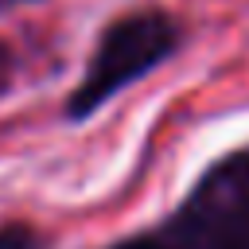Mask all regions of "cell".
<instances>
[{
    "label": "cell",
    "instance_id": "1",
    "mask_svg": "<svg viewBox=\"0 0 249 249\" xmlns=\"http://www.w3.org/2000/svg\"><path fill=\"white\" fill-rule=\"evenodd\" d=\"M175 43H179V31L160 12H140L128 19H117L101 35L97 54L89 58V70L70 97V117H89L117 89H124L128 82L148 74L156 62H163L175 51Z\"/></svg>",
    "mask_w": 249,
    "mask_h": 249
},
{
    "label": "cell",
    "instance_id": "2",
    "mask_svg": "<svg viewBox=\"0 0 249 249\" xmlns=\"http://www.w3.org/2000/svg\"><path fill=\"white\" fill-rule=\"evenodd\" d=\"M198 249H249V210L214 206L191 222Z\"/></svg>",
    "mask_w": 249,
    "mask_h": 249
},
{
    "label": "cell",
    "instance_id": "3",
    "mask_svg": "<svg viewBox=\"0 0 249 249\" xmlns=\"http://www.w3.org/2000/svg\"><path fill=\"white\" fill-rule=\"evenodd\" d=\"M0 249H39V237L23 226H4L0 230Z\"/></svg>",
    "mask_w": 249,
    "mask_h": 249
},
{
    "label": "cell",
    "instance_id": "4",
    "mask_svg": "<svg viewBox=\"0 0 249 249\" xmlns=\"http://www.w3.org/2000/svg\"><path fill=\"white\" fill-rule=\"evenodd\" d=\"M117 249H163L160 241H124V245H117Z\"/></svg>",
    "mask_w": 249,
    "mask_h": 249
},
{
    "label": "cell",
    "instance_id": "5",
    "mask_svg": "<svg viewBox=\"0 0 249 249\" xmlns=\"http://www.w3.org/2000/svg\"><path fill=\"white\" fill-rule=\"evenodd\" d=\"M245 179H249V160H245Z\"/></svg>",
    "mask_w": 249,
    "mask_h": 249
}]
</instances>
